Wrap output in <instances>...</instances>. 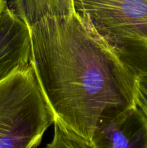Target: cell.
<instances>
[{"instance_id": "obj_1", "label": "cell", "mask_w": 147, "mask_h": 148, "mask_svg": "<svg viewBox=\"0 0 147 148\" xmlns=\"http://www.w3.org/2000/svg\"><path fill=\"white\" fill-rule=\"evenodd\" d=\"M29 28L30 64L54 121L89 143L102 121L135 106V74L77 13Z\"/></svg>"}, {"instance_id": "obj_2", "label": "cell", "mask_w": 147, "mask_h": 148, "mask_svg": "<svg viewBox=\"0 0 147 148\" xmlns=\"http://www.w3.org/2000/svg\"><path fill=\"white\" fill-rule=\"evenodd\" d=\"M53 122L30 64L0 80V148H36Z\"/></svg>"}, {"instance_id": "obj_3", "label": "cell", "mask_w": 147, "mask_h": 148, "mask_svg": "<svg viewBox=\"0 0 147 148\" xmlns=\"http://www.w3.org/2000/svg\"><path fill=\"white\" fill-rule=\"evenodd\" d=\"M92 148H147V119L136 106H131L98 125Z\"/></svg>"}, {"instance_id": "obj_4", "label": "cell", "mask_w": 147, "mask_h": 148, "mask_svg": "<svg viewBox=\"0 0 147 148\" xmlns=\"http://www.w3.org/2000/svg\"><path fill=\"white\" fill-rule=\"evenodd\" d=\"M28 25L9 6L0 15V80L30 65Z\"/></svg>"}, {"instance_id": "obj_5", "label": "cell", "mask_w": 147, "mask_h": 148, "mask_svg": "<svg viewBox=\"0 0 147 148\" xmlns=\"http://www.w3.org/2000/svg\"><path fill=\"white\" fill-rule=\"evenodd\" d=\"M10 8L28 27L44 18L68 17L76 12L74 0H12Z\"/></svg>"}, {"instance_id": "obj_6", "label": "cell", "mask_w": 147, "mask_h": 148, "mask_svg": "<svg viewBox=\"0 0 147 148\" xmlns=\"http://www.w3.org/2000/svg\"><path fill=\"white\" fill-rule=\"evenodd\" d=\"M53 125V138L45 148H92L88 142L66 130L57 121H54Z\"/></svg>"}, {"instance_id": "obj_7", "label": "cell", "mask_w": 147, "mask_h": 148, "mask_svg": "<svg viewBox=\"0 0 147 148\" xmlns=\"http://www.w3.org/2000/svg\"><path fill=\"white\" fill-rule=\"evenodd\" d=\"M135 106L147 119V74L135 75Z\"/></svg>"}, {"instance_id": "obj_8", "label": "cell", "mask_w": 147, "mask_h": 148, "mask_svg": "<svg viewBox=\"0 0 147 148\" xmlns=\"http://www.w3.org/2000/svg\"><path fill=\"white\" fill-rule=\"evenodd\" d=\"M7 6H8V4H7V0H0V15L4 12V10H5Z\"/></svg>"}]
</instances>
